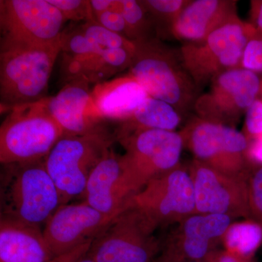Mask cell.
<instances>
[{
    "label": "cell",
    "mask_w": 262,
    "mask_h": 262,
    "mask_svg": "<svg viewBox=\"0 0 262 262\" xmlns=\"http://www.w3.org/2000/svg\"><path fill=\"white\" fill-rule=\"evenodd\" d=\"M210 83L209 91L201 94L194 106L196 117L206 121L233 127L261 96L262 79L245 69L226 71Z\"/></svg>",
    "instance_id": "obj_11"
},
{
    "label": "cell",
    "mask_w": 262,
    "mask_h": 262,
    "mask_svg": "<svg viewBox=\"0 0 262 262\" xmlns=\"http://www.w3.org/2000/svg\"><path fill=\"white\" fill-rule=\"evenodd\" d=\"M250 15L251 21L249 23L256 32L262 36V0H251Z\"/></svg>",
    "instance_id": "obj_31"
},
{
    "label": "cell",
    "mask_w": 262,
    "mask_h": 262,
    "mask_svg": "<svg viewBox=\"0 0 262 262\" xmlns=\"http://www.w3.org/2000/svg\"><path fill=\"white\" fill-rule=\"evenodd\" d=\"M54 258L40 227L1 217L0 262H50Z\"/></svg>",
    "instance_id": "obj_18"
},
{
    "label": "cell",
    "mask_w": 262,
    "mask_h": 262,
    "mask_svg": "<svg viewBox=\"0 0 262 262\" xmlns=\"http://www.w3.org/2000/svg\"><path fill=\"white\" fill-rule=\"evenodd\" d=\"M115 136L105 130L84 136H63L45 160L63 205L83 196L90 176L108 154Z\"/></svg>",
    "instance_id": "obj_6"
},
{
    "label": "cell",
    "mask_w": 262,
    "mask_h": 262,
    "mask_svg": "<svg viewBox=\"0 0 262 262\" xmlns=\"http://www.w3.org/2000/svg\"><path fill=\"white\" fill-rule=\"evenodd\" d=\"M117 215L103 214L84 201L62 205L45 225L43 234L56 257L94 241Z\"/></svg>",
    "instance_id": "obj_14"
},
{
    "label": "cell",
    "mask_w": 262,
    "mask_h": 262,
    "mask_svg": "<svg viewBox=\"0 0 262 262\" xmlns=\"http://www.w3.org/2000/svg\"><path fill=\"white\" fill-rule=\"evenodd\" d=\"M60 42L51 45H0L2 113L44 99Z\"/></svg>",
    "instance_id": "obj_2"
},
{
    "label": "cell",
    "mask_w": 262,
    "mask_h": 262,
    "mask_svg": "<svg viewBox=\"0 0 262 262\" xmlns=\"http://www.w3.org/2000/svg\"><path fill=\"white\" fill-rule=\"evenodd\" d=\"M247 156L248 160L262 165V134L249 141Z\"/></svg>",
    "instance_id": "obj_32"
},
{
    "label": "cell",
    "mask_w": 262,
    "mask_h": 262,
    "mask_svg": "<svg viewBox=\"0 0 262 262\" xmlns=\"http://www.w3.org/2000/svg\"><path fill=\"white\" fill-rule=\"evenodd\" d=\"M149 13L158 39L172 37V28L189 0H141Z\"/></svg>",
    "instance_id": "obj_23"
},
{
    "label": "cell",
    "mask_w": 262,
    "mask_h": 262,
    "mask_svg": "<svg viewBox=\"0 0 262 262\" xmlns=\"http://www.w3.org/2000/svg\"><path fill=\"white\" fill-rule=\"evenodd\" d=\"M248 184L251 217L262 227V165L250 170Z\"/></svg>",
    "instance_id": "obj_26"
},
{
    "label": "cell",
    "mask_w": 262,
    "mask_h": 262,
    "mask_svg": "<svg viewBox=\"0 0 262 262\" xmlns=\"http://www.w3.org/2000/svg\"><path fill=\"white\" fill-rule=\"evenodd\" d=\"M155 228L184 222L196 214L194 186L189 170L180 164L173 170L150 181L127 201Z\"/></svg>",
    "instance_id": "obj_10"
},
{
    "label": "cell",
    "mask_w": 262,
    "mask_h": 262,
    "mask_svg": "<svg viewBox=\"0 0 262 262\" xmlns=\"http://www.w3.org/2000/svg\"><path fill=\"white\" fill-rule=\"evenodd\" d=\"M215 262H239L237 258L234 257L233 256L231 255H225V256H221L219 258L218 261Z\"/></svg>",
    "instance_id": "obj_33"
},
{
    "label": "cell",
    "mask_w": 262,
    "mask_h": 262,
    "mask_svg": "<svg viewBox=\"0 0 262 262\" xmlns=\"http://www.w3.org/2000/svg\"><path fill=\"white\" fill-rule=\"evenodd\" d=\"M134 42L136 49L127 74L149 96L172 105L182 116L194 110L201 89L184 67L179 50L157 37Z\"/></svg>",
    "instance_id": "obj_1"
},
{
    "label": "cell",
    "mask_w": 262,
    "mask_h": 262,
    "mask_svg": "<svg viewBox=\"0 0 262 262\" xmlns=\"http://www.w3.org/2000/svg\"><path fill=\"white\" fill-rule=\"evenodd\" d=\"M189 170L194 186L196 214L251 217L248 184L250 170L244 174L224 173L195 159Z\"/></svg>",
    "instance_id": "obj_13"
},
{
    "label": "cell",
    "mask_w": 262,
    "mask_h": 262,
    "mask_svg": "<svg viewBox=\"0 0 262 262\" xmlns=\"http://www.w3.org/2000/svg\"><path fill=\"white\" fill-rule=\"evenodd\" d=\"M184 145L195 160L224 173H247L249 141L234 127L194 117L181 131Z\"/></svg>",
    "instance_id": "obj_9"
},
{
    "label": "cell",
    "mask_w": 262,
    "mask_h": 262,
    "mask_svg": "<svg viewBox=\"0 0 262 262\" xmlns=\"http://www.w3.org/2000/svg\"><path fill=\"white\" fill-rule=\"evenodd\" d=\"M239 68L258 74L262 72V36L255 31L245 48Z\"/></svg>",
    "instance_id": "obj_27"
},
{
    "label": "cell",
    "mask_w": 262,
    "mask_h": 262,
    "mask_svg": "<svg viewBox=\"0 0 262 262\" xmlns=\"http://www.w3.org/2000/svg\"><path fill=\"white\" fill-rule=\"evenodd\" d=\"M232 218L222 214H194L184 221L179 244L167 246L187 259L198 261L206 256L212 239L226 234Z\"/></svg>",
    "instance_id": "obj_20"
},
{
    "label": "cell",
    "mask_w": 262,
    "mask_h": 262,
    "mask_svg": "<svg viewBox=\"0 0 262 262\" xmlns=\"http://www.w3.org/2000/svg\"><path fill=\"white\" fill-rule=\"evenodd\" d=\"M155 229L140 211L127 206L94 239L87 255L94 262H151L159 251Z\"/></svg>",
    "instance_id": "obj_8"
},
{
    "label": "cell",
    "mask_w": 262,
    "mask_h": 262,
    "mask_svg": "<svg viewBox=\"0 0 262 262\" xmlns=\"http://www.w3.org/2000/svg\"><path fill=\"white\" fill-rule=\"evenodd\" d=\"M62 13L67 20L79 22L95 20L89 0H48Z\"/></svg>",
    "instance_id": "obj_25"
},
{
    "label": "cell",
    "mask_w": 262,
    "mask_h": 262,
    "mask_svg": "<svg viewBox=\"0 0 262 262\" xmlns=\"http://www.w3.org/2000/svg\"><path fill=\"white\" fill-rule=\"evenodd\" d=\"M4 166L1 217L36 227L46 225L63 203L45 160Z\"/></svg>",
    "instance_id": "obj_3"
},
{
    "label": "cell",
    "mask_w": 262,
    "mask_h": 262,
    "mask_svg": "<svg viewBox=\"0 0 262 262\" xmlns=\"http://www.w3.org/2000/svg\"><path fill=\"white\" fill-rule=\"evenodd\" d=\"M77 262H94V260L92 259L91 257H89L87 254L85 256H84L83 257L80 258Z\"/></svg>",
    "instance_id": "obj_34"
},
{
    "label": "cell",
    "mask_w": 262,
    "mask_h": 262,
    "mask_svg": "<svg viewBox=\"0 0 262 262\" xmlns=\"http://www.w3.org/2000/svg\"><path fill=\"white\" fill-rule=\"evenodd\" d=\"M90 84L83 78L74 79L55 96L42 99L61 127L63 136L88 135L104 130L101 125L104 120L95 106Z\"/></svg>",
    "instance_id": "obj_15"
},
{
    "label": "cell",
    "mask_w": 262,
    "mask_h": 262,
    "mask_svg": "<svg viewBox=\"0 0 262 262\" xmlns=\"http://www.w3.org/2000/svg\"><path fill=\"white\" fill-rule=\"evenodd\" d=\"M113 10L120 12L126 21L132 42L157 37L151 19L141 1L116 0Z\"/></svg>",
    "instance_id": "obj_22"
},
{
    "label": "cell",
    "mask_w": 262,
    "mask_h": 262,
    "mask_svg": "<svg viewBox=\"0 0 262 262\" xmlns=\"http://www.w3.org/2000/svg\"><path fill=\"white\" fill-rule=\"evenodd\" d=\"M48 0H1V44L51 45L60 42L67 22Z\"/></svg>",
    "instance_id": "obj_12"
},
{
    "label": "cell",
    "mask_w": 262,
    "mask_h": 262,
    "mask_svg": "<svg viewBox=\"0 0 262 262\" xmlns=\"http://www.w3.org/2000/svg\"><path fill=\"white\" fill-rule=\"evenodd\" d=\"M63 132L43 100L8 112L0 127V162L3 165L46 160Z\"/></svg>",
    "instance_id": "obj_4"
},
{
    "label": "cell",
    "mask_w": 262,
    "mask_h": 262,
    "mask_svg": "<svg viewBox=\"0 0 262 262\" xmlns=\"http://www.w3.org/2000/svg\"><path fill=\"white\" fill-rule=\"evenodd\" d=\"M92 243L93 241H91V242L82 245L70 252L56 256L50 262H77L81 258L87 254Z\"/></svg>",
    "instance_id": "obj_30"
},
{
    "label": "cell",
    "mask_w": 262,
    "mask_h": 262,
    "mask_svg": "<svg viewBox=\"0 0 262 262\" xmlns=\"http://www.w3.org/2000/svg\"><path fill=\"white\" fill-rule=\"evenodd\" d=\"M94 20L110 32L129 39L128 28L126 21L117 10H107L95 15Z\"/></svg>",
    "instance_id": "obj_28"
},
{
    "label": "cell",
    "mask_w": 262,
    "mask_h": 262,
    "mask_svg": "<svg viewBox=\"0 0 262 262\" xmlns=\"http://www.w3.org/2000/svg\"><path fill=\"white\" fill-rule=\"evenodd\" d=\"M185 262H199L198 261H192V260H187Z\"/></svg>",
    "instance_id": "obj_35"
},
{
    "label": "cell",
    "mask_w": 262,
    "mask_h": 262,
    "mask_svg": "<svg viewBox=\"0 0 262 262\" xmlns=\"http://www.w3.org/2000/svg\"><path fill=\"white\" fill-rule=\"evenodd\" d=\"M254 33L252 25L236 14L203 40L184 43L181 56L196 85L202 89L222 72L239 68L245 48Z\"/></svg>",
    "instance_id": "obj_7"
},
{
    "label": "cell",
    "mask_w": 262,
    "mask_h": 262,
    "mask_svg": "<svg viewBox=\"0 0 262 262\" xmlns=\"http://www.w3.org/2000/svg\"><path fill=\"white\" fill-rule=\"evenodd\" d=\"M245 118V135L248 141L262 134V99L258 98L248 108Z\"/></svg>",
    "instance_id": "obj_29"
},
{
    "label": "cell",
    "mask_w": 262,
    "mask_h": 262,
    "mask_svg": "<svg viewBox=\"0 0 262 262\" xmlns=\"http://www.w3.org/2000/svg\"><path fill=\"white\" fill-rule=\"evenodd\" d=\"M91 96L103 120L121 122L135 113L149 95L134 77L127 74L95 84Z\"/></svg>",
    "instance_id": "obj_19"
},
{
    "label": "cell",
    "mask_w": 262,
    "mask_h": 262,
    "mask_svg": "<svg viewBox=\"0 0 262 262\" xmlns=\"http://www.w3.org/2000/svg\"><path fill=\"white\" fill-rule=\"evenodd\" d=\"M182 115L168 103L149 96L125 121L120 122L116 135L143 130L174 131Z\"/></svg>",
    "instance_id": "obj_21"
},
{
    "label": "cell",
    "mask_w": 262,
    "mask_h": 262,
    "mask_svg": "<svg viewBox=\"0 0 262 262\" xmlns=\"http://www.w3.org/2000/svg\"><path fill=\"white\" fill-rule=\"evenodd\" d=\"M120 157L110 149L90 176L82 196L83 201L103 214L117 215L127 207Z\"/></svg>",
    "instance_id": "obj_16"
},
{
    "label": "cell",
    "mask_w": 262,
    "mask_h": 262,
    "mask_svg": "<svg viewBox=\"0 0 262 262\" xmlns=\"http://www.w3.org/2000/svg\"><path fill=\"white\" fill-rule=\"evenodd\" d=\"M115 137L125 150L120 160L128 199L150 181L178 166L184 146L182 134L175 131L137 130Z\"/></svg>",
    "instance_id": "obj_5"
},
{
    "label": "cell",
    "mask_w": 262,
    "mask_h": 262,
    "mask_svg": "<svg viewBox=\"0 0 262 262\" xmlns=\"http://www.w3.org/2000/svg\"><path fill=\"white\" fill-rule=\"evenodd\" d=\"M262 241V227L256 222H244L230 226L225 242L232 252L241 256H251Z\"/></svg>",
    "instance_id": "obj_24"
},
{
    "label": "cell",
    "mask_w": 262,
    "mask_h": 262,
    "mask_svg": "<svg viewBox=\"0 0 262 262\" xmlns=\"http://www.w3.org/2000/svg\"><path fill=\"white\" fill-rule=\"evenodd\" d=\"M237 13L234 0H189L172 28L184 43L200 42Z\"/></svg>",
    "instance_id": "obj_17"
}]
</instances>
